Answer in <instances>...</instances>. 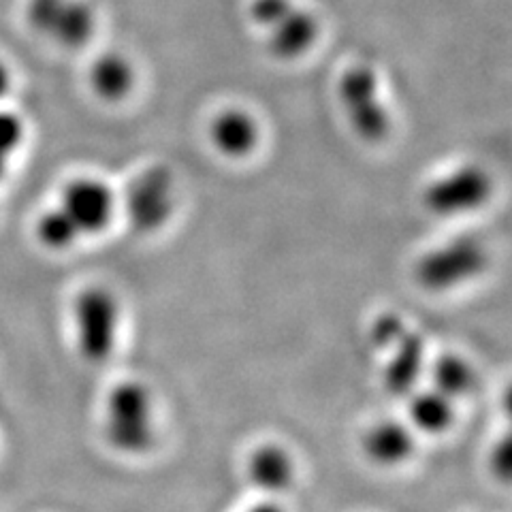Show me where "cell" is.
I'll list each match as a JSON object with an SVG mask.
<instances>
[{
	"mask_svg": "<svg viewBox=\"0 0 512 512\" xmlns=\"http://www.w3.org/2000/svg\"><path fill=\"white\" fill-rule=\"evenodd\" d=\"M487 470L493 480H498L502 485L510 483L512 476V444L508 434H504L500 440L491 444V451L487 455Z\"/></svg>",
	"mask_w": 512,
	"mask_h": 512,
	"instance_id": "cell-18",
	"label": "cell"
},
{
	"mask_svg": "<svg viewBox=\"0 0 512 512\" xmlns=\"http://www.w3.org/2000/svg\"><path fill=\"white\" fill-rule=\"evenodd\" d=\"M244 512H288L286 506L276 498H261L250 504Z\"/></svg>",
	"mask_w": 512,
	"mask_h": 512,
	"instance_id": "cell-20",
	"label": "cell"
},
{
	"mask_svg": "<svg viewBox=\"0 0 512 512\" xmlns=\"http://www.w3.org/2000/svg\"><path fill=\"white\" fill-rule=\"evenodd\" d=\"M359 451L370 466L382 472H397L410 466L419 451V436L402 419H378L367 427Z\"/></svg>",
	"mask_w": 512,
	"mask_h": 512,
	"instance_id": "cell-9",
	"label": "cell"
},
{
	"mask_svg": "<svg viewBox=\"0 0 512 512\" xmlns=\"http://www.w3.org/2000/svg\"><path fill=\"white\" fill-rule=\"evenodd\" d=\"M124 207L128 222L139 233H152L165 227L175 207L173 173L163 165L143 169L128 184Z\"/></svg>",
	"mask_w": 512,
	"mask_h": 512,
	"instance_id": "cell-7",
	"label": "cell"
},
{
	"mask_svg": "<svg viewBox=\"0 0 512 512\" xmlns=\"http://www.w3.org/2000/svg\"><path fill=\"white\" fill-rule=\"evenodd\" d=\"M210 139L222 156L246 158L261 141L259 122L242 107H227L212 120Z\"/></svg>",
	"mask_w": 512,
	"mask_h": 512,
	"instance_id": "cell-13",
	"label": "cell"
},
{
	"mask_svg": "<svg viewBox=\"0 0 512 512\" xmlns=\"http://www.w3.org/2000/svg\"><path fill=\"white\" fill-rule=\"evenodd\" d=\"M406 423L416 436L442 438L457 423V402L431 387H419L408 397Z\"/></svg>",
	"mask_w": 512,
	"mask_h": 512,
	"instance_id": "cell-12",
	"label": "cell"
},
{
	"mask_svg": "<svg viewBox=\"0 0 512 512\" xmlns=\"http://www.w3.org/2000/svg\"><path fill=\"white\" fill-rule=\"evenodd\" d=\"M248 15L265 32L269 54L284 62L306 56L320 35L318 20L293 0H250Z\"/></svg>",
	"mask_w": 512,
	"mask_h": 512,
	"instance_id": "cell-2",
	"label": "cell"
},
{
	"mask_svg": "<svg viewBox=\"0 0 512 512\" xmlns=\"http://www.w3.org/2000/svg\"><path fill=\"white\" fill-rule=\"evenodd\" d=\"M82 235L77 231L73 220L67 216V212L58 205L56 210H47L39 222H37V237L39 242L50 250H67L71 248L77 237Z\"/></svg>",
	"mask_w": 512,
	"mask_h": 512,
	"instance_id": "cell-17",
	"label": "cell"
},
{
	"mask_svg": "<svg viewBox=\"0 0 512 512\" xmlns=\"http://www.w3.org/2000/svg\"><path fill=\"white\" fill-rule=\"evenodd\" d=\"M340 103L355 135L367 143H380L391 133V118L380 96L374 69L355 64L344 71L338 84Z\"/></svg>",
	"mask_w": 512,
	"mask_h": 512,
	"instance_id": "cell-5",
	"label": "cell"
},
{
	"mask_svg": "<svg viewBox=\"0 0 512 512\" xmlns=\"http://www.w3.org/2000/svg\"><path fill=\"white\" fill-rule=\"evenodd\" d=\"M9 88H11V75H9V71H7L5 64L0 62V101L5 99L7 92H9Z\"/></svg>",
	"mask_w": 512,
	"mask_h": 512,
	"instance_id": "cell-21",
	"label": "cell"
},
{
	"mask_svg": "<svg viewBox=\"0 0 512 512\" xmlns=\"http://www.w3.org/2000/svg\"><path fill=\"white\" fill-rule=\"evenodd\" d=\"M26 135V128L20 116L11 114V111L0 109V154L9 156L22 146Z\"/></svg>",
	"mask_w": 512,
	"mask_h": 512,
	"instance_id": "cell-19",
	"label": "cell"
},
{
	"mask_svg": "<svg viewBox=\"0 0 512 512\" xmlns=\"http://www.w3.org/2000/svg\"><path fill=\"white\" fill-rule=\"evenodd\" d=\"M103 440L111 451L139 459L158 444L154 395L146 382L122 380L109 389L103 406Z\"/></svg>",
	"mask_w": 512,
	"mask_h": 512,
	"instance_id": "cell-1",
	"label": "cell"
},
{
	"mask_svg": "<svg viewBox=\"0 0 512 512\" xmlns=\"http://www.w3.org/2000/svg\"><path fill=\"white\" fill-rule=\"evenodd\" d=\"M5 169H7V156L0 154V178H3V175H5Z\"/></svg>",
	"mask_w": 512,
	"mask_h": 512,
	"instance_id": "cell-22",
	"label": "cell"
},
{
	"mask_svg": "<svg viewBox=\"0 0 512 512\" xmlns=\"http://www.w3.org/2000/svg\"><path fill=\"white\" fill-rule=\"evenodd\" d=\"M493 195L491 175L478 165H461L423 190V205L436 216H461L483 207Z\"/></svg>",
	"mask_w": 512,
	"mask_h": 512,
	"instance_id": "cell-6",
	"label": "cell"
},
{
	"mask_svg": "<svg viewBox=\"0 0 512 512\" xmlns=\"http://www.w3.org/2000/svg\"><path fill=\"white\" fill-rule=\"evenodd\" d=\"M60 207L82 235H96L109 227L116 214L111 188L94 178H77L62 190Z\"/></svg>",
	"mask_w": 512,
	"mask_h": 512,
	"instance_id": "cell-11",
	"label": "cell"
},
{
	"mask_svg": "<svg viewBox=\"0 0 512 512\" xmlns=\"http://www.w3.org/2000/svg\"><path fill=\"white\" fill-rule=\"evenodd\" d=\"M94 28L96 15L86 0H64L47 35L67 47H82L92 39Z\"/></svg>",
	"mask_w": 512,
	"mask_h": 512,
	"instance_id": "cell-16",
	"label": "cell"
},
{
	"mask_svg": "<svg viewBox=\"0 0 512 512\" xmlns=\"http://www.w3.org/2000/svg\"><path fill=\"white\" fill-rule=\"evenodd\" d=\"M380 350L387 352V363L382 370L384 389L393 397L406 399L412 391L419 389L427 370V348L423 338L406 325Z\"/></svg>",
	"mask_w": 512,
	"mask_h": 512,
	"instance_id": "cell-10",
	"label": "cell"
},
{
	"mask_svg": "<svg viewBox=\"0 0 512 512\" xmlns=\"http://www.w3.org/2000/svg\"><path fill=\"white\" fill-rule=\"evenodd\" d=\"M75 340L82 359L105 363L114 355L120 331V306L107 288H84L75 299Z\"/></svg>",
	"mask_w": 512,
	"mask_h": 512,
	"instance_id": "cell-3",
	"label": "cell"
},
{
	"mask_svg": "<svg viewBox=\"0 0 512 512\" xmlns=\"http://www.w3.org/2000/svg\"><path fill=\"white\" fill-rule=\"evenodd\" d=\"M487 250L476 237H455L423 254L414 267V278L425 291L444 293L483 274Z\"/></svg>",
	"mask_w": 512,
	"mask_h": 512,
	"instance_id": "cell-4",
	"label": "cell"
},
{
	"mask_svg": "<svg viewBox=\"0 0 512 512\" xmlns=\"http://www.w3.org/2000/svg\"><path fill=\"white\" fill-rule=\"evenodd\" d=\"M90 86L107 103L124 101L135 88V69L122 54H103L90 69Z\"/></svg>",
	"mask_w": 512,
	"mask_h": 512,
	"instance_id": "cell-15",
	"label": "cell"
},
{
	"mask_svg": "<svg viewBox=\"0 0 512 512\" xmlns=\"http://www.w3.org/2000/svg\"><path fill=\"white\" fill-rule=\"evenodd\" d=\"M246 480L261 498L280 500L297 483L299 466L291 448L278 440L254 444L244 463Z\"/></svg>",
	"mask_w": 512,
	"mask_h": 512,
	"instance_id": "cell-8",
	"label": "cell"
},
{
	"mask_svg": "<svg viewBox=\"0 0 512 512\" xmlns=\"http://www.w3.org/2000/svg\"><path fill=\"white\" fill-rule=\"evenodd\" d=\"M425 374L429 376V387L453 399V402L470 397L476 389V372L472 363L457 352H442L434 361L427 363Z\"/></svg>",
	"mask_w": 512,
	"mask_h": 512,
	"instance_id": "cell-14",
	"label": "cell"
}]
</instances>
